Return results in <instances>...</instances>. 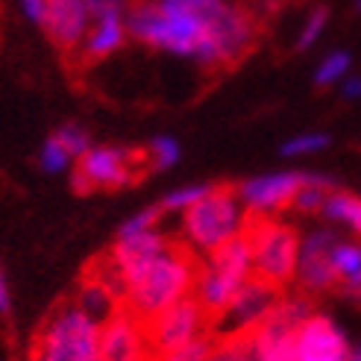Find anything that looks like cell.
I'll list each match as a JSON object with an SVG mask.
<instances>
[{"label":"cell","mask_w":361,"mask_h":361,"mask_svg":"<svg viewBox=\"0 0 361 361\" xmlns=\"http://www.w3.org/2000/svg\"><path fill=\"white\" fill-rule=\"evenodd\" d=\"M197 267H200V256L191 252L179 238H173V244L161 256H156L126 282L123 309L135 314L141 323H147L150 317L194 291Z\"/></svg>","instance_id":"cell-1"},{"label":"cell","mask_w":361,"mask_h":361,"mask_svg":"<svg viewBox=\"0 0 361 361\" xmlns=\"http://www.w3.org/2000/svg\"><path fill=\"white\" fill-rule=\"evenodd\" d=\"M179 241L197 256H209L226 241L241 235L247 226V209L232 185H212L206 197L179 214Z\"/></svg>","instance_id":"cell-2"},{"label":"cell","mask_w":361,"mask_h":361,"mask_svg":"<svg viewBox=\"0 0 361 361\" xmlns=\"http://www.w3.org/2000/svg\"><path fill=\"white\" fill-rule=\"evenodd\" d=\"M252 276V252L247 235H235L218 247L209 256H203L200 267H197V279H194V300L203 305V312L209 320L218 317L232 297L238 294V288Z\"/></svg>","instance_id":"cell-3"},{"label":"cell","mask_w":361,"mask_h":361,"mask_svg":"<svg viewBox=\"0 0 361 361\" xmlns=\"http://www.w3.org/2000/svg\"><path fill=\"white\" fill-rule=\"evenodd\" d=\"M244 235L252 252V276L285 291L294 282V270H297V252H300L297 226L285 224L279 218L247 214Z\"/></svg>","instance_id":"cell-4"},{"label":"cell","mask_w":361,"mask_h":361,"mask_svg":"<svg viewBox=\"0 0 361 361\" xmlns=\"http://www.w3.org/2000/svg\"><path fill=\"white\" fill-rule=\"evenodd\" d=\"M100 326L77 302H68L47 317L32 353L42 361H100Z\"/></svg>","instance_id":"cell-5"},{"label":"cell","mask_w":361,"mask_h":361,"mask_svg":"<svg viewBox=\"0 0 361 361\" xmlns=\"http://www.w3.org/2000/svg\"><path fill=\"white\" fill-rule=\"evenodd\" d=\"M147 147H88L71 173V188L74 194H92L97 188H126L141 183L147 176Z\"/></svg>","instance_id":"cell-6"},{"label":"cell","mask_w":361,"mask_h":361,"mask_svg":"<svg viewBox=\"0 0 361 361\" xmlns=\"http://www.w3.org/2000/svg\"><path fill=\"white\" fill-rule=\"evenodd\" d=\"M144 332H147V344H150L153 358H156L161 353H171L176 347L191 344L194 338L209 335L212 320L203 312V305L194 300V294H188L179 302L168 305L165 312H159L156 317H150L144 323Z\"/></svg>","instance_id":"cell-7"},{"label":"cell","mask_w":361,"mask_h":361,"mask_svg":"<svg viewBox=\"0 0 361 361\" xmlns=\"http://www.w3.org/2000/svg\"><path fill=\"white\" fill-rule=\"evenodd\" d=\"M341 238L335 226H317L300 235V252H297V270H294V285L305 297H320L338 288L335 264H332V250Z\"/></svg>","instance_id":"cell-8"},{"label":"cell","mask_w":361,"mask_h":361,"mask_svg":"<svg viewBox=\"0 0 361 361\" xmlns=\"http://www.w3.org/2000/svg\"><path fill=\"white\" fill-rule=\"evenodd\" d=\"M282 288L270 285L259 276H250L232 302L212 320V335H238V332H252L259 323L270 314V309L279 302Z\"/></svg>","instance_id":"cell-9"},{"label":"cell","mask_w":361,"mask_h":361,"mask_svg":"<svg viewBox=\"0 0 361 361\" xmlns=\"http://www.w3.org/2000/svg\"><path fill=\"white\" fill-rule=\"evenodd\" d=\"M309 171H279V173H262L244 179L235 185L247 214H262V218H276L279 212L291 209L297 191L305 185Z\"/></svg>","instance_id":"cell-10"},{"label":"cell","mask_w":361,"mask_h":361,"mask_svg":"<svg viewBox=\"0 0 361 361\" xmlns=\"http://www.w3.org/2000/svg\"><path fill=\"white\" fill-rule=\"evenodd\" d=\"M353 347L350 335L341 329V323L323 312H312L294 338V358L297 361H347Z\"/></svg>","instance_id":"cell-11"},{"label":"cell","mask_w":361,"mask_h":361,"mask_svg":"<svg viewBox=\"0 0 361 361\" xmlns=\"http://www.w3.org/2000/svg\"><path fill=\"white\" fill-rule=\"evenodd\" d=\"M100 361H153L144 323L123 305L100 326Z\"/></svg>","instance_id":"cell-12"},{"label":"cell","mask_w":361,"mask_h":361,"mask_svg":"<svg viewBox=\"0 0 361 361\" xmlns=\"http://www.w3.org/2000/svg\"><path fill=\"white\" fill-rule=\"evenodd\" d=\"M88 27H92V21H88L85 12V0H47V15L42 30L62 56L77 59Z\"/></svg>","instance_id":"cell-13"},{"label":"cell","mask_w":361,"mask_h":361,"mask_svg":"<svg viewBox=\"0 0 361 361\" xmlns=\"http://www.w3.org/2000/svg\"><path fill=\"white\" fill-rule=\"evenodd\" d=\"M126 42V27L123 18H103V21H94L88 27L82 47L77 53V65L80 68H92L100 59L112 56L115 50H121V44Z\"/></svg>","instance_id":"cell-14"},{"label":"cell","mask_w":361,"mask_h":361,"mask_svg":"<svg viewBox=\"0 0 361 361\" xmlns=\"http://www.w3.org/2000/svg\"><path fill=\"white\" fill-rule=\"evenodd\" d=\"M332 264L338 276L335 291H341L350 302L361 305V241L341 235L332 250Z\"/></svg>","instance_id":"cell-15"},{"label":"cell","mask_w":361,"mask_h":361,"mask_svg":"<svg viewBox=\"0 0 361 361\" xmlns=\"http://www.w3.org/2000/svg\"><path fill=\"white\" fill-rule=\"evenodd\" d=\"M329 226L335 229H344L347 235L358 238L361 241V194L355 191H347V188H332L326 194V200L320 206V214Z\"/></svg>","instance_id":"cell-16"},{"label":"cell","mask_w":361,"mask_h":361,"mask_svg":"<svg viewBox=\"0 0 361 361\" xmlns=\"http://www.w3.org/2000/svg\"><path fill=\"white\" fill-rule=\"evenodd\" d=\"M74 302L80 305V309H82L88 317H94L97 323L109 320V317L121 309V300H118L103 282H97L94 276H88V274H85V279H82V285H80V294L74 297Z\"/></svg>","instance_id":"cell-17"},{"label":"cell","mask_w":361,"mask_h":361,"mask_svg":"<svg viewBox=\"0 0 361 361\" xmlns=\"http://www.w3.org/2000/svg\"><path fill=\"white\" fill-rule=\"evenodd\" d=\"M206 361H262L252 332L238 335H212V350Z\"/></svg>","instance_id":"cell-18"},{"label":"cell","mask_w":361,"mask_h":361,"mask_svg":"<svg viewBox=\"0 0 361 361\" xmlns=\"http://www.w3.org/2000/svg\"><path fill=\"white\" fill-rule=\"evenodd\" d=\"M353 68V56L347 50H332L326 53V56L320 59L317 71H314V85L317 88H329V85H338L341 80H344L350 74Z\"/></svg>","instance_id":"cell-19"},{"label":"cell","mask_w":361,"mask_h":361,"mask_svg":"<svg viewBox=\"0 0 361 361\" xmlns=\"http://www.w3.org/2000/svg\"><path fill=\"white\" fill-rule=\"evenodd\" d=\"M212 191V185H206V183H197V185H185V188H176V191H171L168 197H161L159 200V206H161V212L165 214H183L188 206H194L200 197H206Z\"/></svg>","instance_id":"cell-20"},{"label":"cell","mask_w":361,"mask_h":361,"mask_svg":"<svg viewBox=\"0 0 361 361\" xmlns=\"http://www.w3.org/2000/svg\"><path fill=\"white\" fill-rule=\"evenodd\" d=\"M329 133H302V135H294L288 138L279 153L285 159H297V156H312V153H320L323 147H329Z\"/></svg>","instance_id":"cell-21"},{"label":"cell","mask_w":361,"mask_h":361,"mask_svg":"<svg viewBox=\"0 0 361 361\" xmlns=\"http://www.w3.org/2000/svg\"><path fill=\"white\" fill-rule=\"evenodd\" d=\"M147 156H150V171H168L179 161V141L171 135H156L147 144Z\"/></svg>","instance_id":"cell-22"},{"label":"cell","mask_w":361,"mask_h":361,"mask_svg":"<svg viewBox=\"0 0 361 361\" xmlns=\"http://www.w3.org/2000/svg\"><path fill=\"white\" fill-rule=\"evenodd\" d=\"M326 24H329V9H326V6L312 9L309 18H305L302 30H300V35H297V50H309V47H314L317 39L323 35V30H326Z\"/></svg>","instance_id":"cell-23"},{"label":"cell","mask_w":361,"mask_h":361,"mask_svg":"<svg viewBox=\"0 0 361 361\" xmlns=\"http://www.w3.org/2000/svg\"><path fill=\"white\" fill-rule=\"evenodd\" d=\"M165 218V212H161V206H147V209H141L135 212L130 221H123L121 229H118V238H126V235H138V232H147V229H156L159 221Z\"/></svg>","instance_id":"cell-24"},{"label":"cell","mask_w":361,"mask_h":361,"mask_svg":"<svg viewBox=\"0 0 361 361\" xmlns=\"http://www.w3.org/2000/svg\"><path fill=\"white\" fill-rule=\"evenodd\" d=\"M53 135H56V141H59L62 147H65L71 156H74V159H80L88 147H92V135H88L80 123H62Z\"/></svg>","instance_id":"cell-25"},{"label":"cell","mask_w":361,"mask_h":361,"mask_svg":"<svg viewBox=\"0 0 361 361\" xmlns=\"http://www.w3.org/2000/svg\"><path fill=\"white\" fill-rule=\"evenodd\" d=\"M209 350H212V332L203 335V338H194L191 344H185V347H176L171 353H161L153 361H206L209 358Z\"/></svg>","instance_id":"cell-26"},{"label":"cell","mask_w":361,"mask_h":361,"mask_svg":"<svg viewBox=\"0 0 361 361\" xmlns=\"http://www.w3.org/2000/svg\"><path fill=\"white\" fill-rule=\"evenodd\" d=\"M71 156L62 144L56 141V135H50L44 144H42V153H39V161H42V171L47 173H62L68 165H71Z\"/></svg>","instance_id":"cell-27"},{"label":"cell","mask_w":361,"mask_h":361,"mask_svg":"<svg viewBox=\"0 0 361 361\" xmlns=\"http://www.w3.org/2000/svg\"><path fill=\"white\" fill-rule=\"evenodd\" d=\"M126 4L130 0H85V12L88 21H103V18H123Z\"/></svg>","instance_id":"cell-28"},{"label":"cell","mask_w":361,"mask_h":361,"mask_svg":"<svg viewBox=\"0 0 361 361\" xmlns=\"http://www.w3.org/2000/svg\"><path fill=\"white\" fill-rule=\"evenodd\" d=\"M21 9L30 18L32 24H44V15H47V0H21Z\"/></svg>","instance_id":"cell-29"},{"label":"cell","mask_w":361,"mask_h":361,"mask_svg":"<svg viewBox=\"0 0 361 361\" xmlns=\"http://www.w3.org/2000/svg\"><path fill=\"white\" fill-rule=\"evenodd\" d=\"M338 85H341V97H344V100H361V77L358 74H353V71H350V74L341 80Z\"/></svg>","instance_id":"cell-30"},{"label":"cell","mask_w":361,"mask_h":361,"mask_svg":"<svg viewBox=\"0 0 361 361\" xmlns=\"http://www.w3.org/2000/svg\"><path fill=\"white\" fill-rule=\"evenodd\" d=\"M9 314H12V291H9L6 274L0 270V317H9Z\"/></svg>","instance_id":"cell-31"},{"label":"cell","mask_w":361,"mask_h":361,"mask_svg":"<svg viewBox=\"0 0 361 361\" xmlns=\"http://www.w3.org/2000/svg\"><path fill=\"white\" fill-rule=\"evenodd\" d=\"M347 361H361V341H355V344L350 347V353H347Z\"/></svg>","instance_id":"cell-32"},{"label":"cell","mask_w":361,"mask_h":361,"mask_svg":"<svg viewBox=\"0 0 361 361\" xmlns=\"http://www.w3.org/2000/svg\"><path fill=\"white\" fill-rule=\"evenodd\" d=\"M27 361H42V355H35V353H30V358Z\"/></svg>","instance_id":"cell-33"},{"label":"cell","mask_w":361,"mask_h":361,"mask_svg":"<svg viewBox=\"0 0 361 361\" xmlns=\"http://www.w3.org/2000/svg\"><path fill=\"white\" fill-rule=\"evenodd\" d=\"M355 9H358V15H361V0H355Z\"/></svg>","instance_id":"cell-34"}]
</instances>
